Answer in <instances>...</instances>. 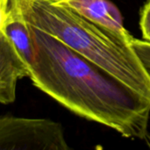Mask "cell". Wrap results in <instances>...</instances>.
I'll return each mask as SVG.
<instances>
[{"label":"cell","mask_w":150,"mask_h":150,"mask_svg":"<svg viewBox=\"0 0 150 150\" xmlns=\"http://www.w3.org/2000/svg\"><path fill=\"white\" fill-rule=\"evenodd\" d=\"M31 28L35 56L28 77L34 86L80 117L127 138H146L149 100L55 37Z\"/></svg>","instance_id":"6da1fadb"},{"label":"cell","mask_w":150,"mask_h":150,"mask_svg":"<svg viewBox=\"0 0 150 150\" xmlns=\"http://www.w3.org/2000/svg\"><path fill=\"white\" fill-rule=\"evenodd\" d=\"M31 25L55 37L150 101V77L131 40L56 0H10Z\"/></svg>","instance_id":"7a4b0ae2"},{"label":"cell","mask_w":150,"mask_h":150,"mask_svg":"<svg viewBox=\"0 0 150 150\" xmlns=\"http://www.w3.org/2000/svg\"><path fill=\"white\" fill-rule=\"evenodd\" d=\"M62 127L47 119L0 116V150H68Z\"/></svg>","instance_id":"3957f363"},{"label":"cell","mask_w":150,"mask_h":150,"mask_svg":"<svg viewBox=\"0 0 150 150\" xmlns=\"http://www.w3.org/2000/svg\"><path fill=\"white\" fill-rule=\"evenodd\" d=\"M29 76V68L0 28V103L11 104L16 98L18 81Z\"/></svg>","instance_id":"277c9868"},{"label":"cell","mask_w":150,"mask_h":150,"mask_svg":"<svg viewBox=\"0 0 150 150\" xmlns=\"http://www.w3.org/2000/svg\"><path fill=\"white\" fill-rule=\"evenodd\" d=\"M105 28L126 37H133L126 29L119 8L109 0H56Z\"/></svg>","instance_id":"5b68a950"},{"label":"cell","mask_w":150,"mask_h":150,"mask_svg":"<svg viewBox=\"0 0 150 150\" xmlns=\"http://www.w3.org/2000/svg\"><path fill=\"white\" fill-rule=\"evenodd\" d=\"M1 29L30 69L35 56L32 28L31 25L22 18L11 1L2 23Z\"/></svg>","instance_id":"8992f818"},{"label":"cell","mask_w":150,"mask_h":150,"mask_svg":"<svg viewBox=\"0 0 150 150\" xmlns=\"http://www.w3.org/2000/svg\"><path fill=\"white\" fill-rule=\"evenodd\" d=\"M131 45L150 77V43L144 40L133 38Z\"/></svg>","instance_id":"52a82bcc"},{"label":"cell","mask_w":150,"mask_h":150,"mask_svg":"<svg viewBox=\"0 0 150 150\" xmlns=\"http://www.w3.org/2000/svg\"><path fill=\"white\" fill-rule=\"evenodd\" d=\"M140 27L143 40L150 43V0L144 4L141 11Z\"/></svg>","instance_id":"ba28073f"},{"label":"cell","mask_w":150,"mask_h":150,"mask_svg":"<svg viewBox=\"0 0 150 150\" xmlns=\"http://www.w3.org/2000/svg\"><path fill=\"white\" fill-rule=\"evenodd\" d=\"M10 0H0V28L8 10Z\"/></svg>","instance_id":"9c48e42d"}]
</instances>
